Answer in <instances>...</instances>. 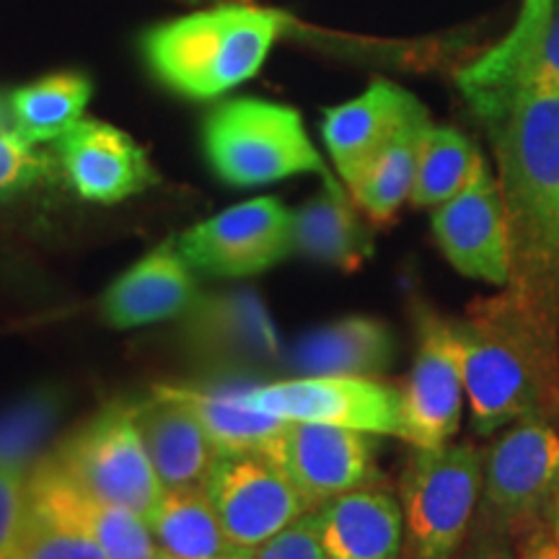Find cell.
<instances>
[{"mask_svg": "<svg viewBox=\"0 0 559 559\" xmlns=\"http://www.w3.org/2000/svg\"><path fill=\"white\" fill-rule=\"evenodd\" d=\"M498 160L510 285L559 324V91L528 83L464 86Z\"/></svg>", "mask_w": 559, "mask_h": 559, "instance_id": "obj_1", "label": "cell"}, {"mask_svg": "<svg viewBox=\"0 0 559 559\" xmlns=\"http://www.w3.org/2000/svg\"><path fill=\"white\" fill-rule=\"evenodd\" d=\"M451 326L477 436L559 419V324L502 288L466 306Z\"/></svg>", "mask_w": 559, "mask_h": 559, "instance_id": "obj_2", "label": "cell"}, {"mask_svg": "<svg viewBox=\"0 0 559 559\" xmlns=\"http://www.w3.org/2000/svg\"><path fill=\"white\" fill-rule=\"evenodd\" d=\"M283 21L251 5H218L156 26L145 37V58L166 86L213 99L249 81L267 60Z\"/></svg>", "mask_w": 559, "mask_h": 559, "instance_id": "obj_3", "label": "cell"}, {"mask_svg": "<svg viewBox=\"0 0 559 559\" xmlns=\"http://www.w3.org/2000/svg\"><path fill=\"white\" fill-rule=\"evenodd\" d=\"M202 140L213 171L234 187H262L296 174H319L324 185L337 181L313 148L298 111L283 104H221L210 111Z\"/></svg>", "mask_w": 559, "mask_h": 559, "instance_id": "obj_4", "label": "cell"}, {"mask_svg": "<svg viewBox=\"0 0 559 559\" xmlns=\"http://www.w3.org/2000/svg\"><path fill=\"white\" fill-rule=\"evenodd\" d=\"M481 464L474 443L412 453L400 485L407 559H453L479 508Z\"/></svg>", "mask_w": 559, "mask_h": 559, "instance_id": "obj_5", "label": "cell"}, {"mask_svg": "<svg viewBox=\"0 0 559 559\" xmlns=\"http://www.w3.org/2000/svg\"><path fill=\"white\" fill-rule=\"evenodd\" d=\"M559 495V430L549 419H523L495 438L481 464L479 519L495 536L539 528Z\"/></svg>", "mask_w": 559, "mask_h": 559, "instance_id": "obj_6", "label": "cell"}, {"mask_svg": "<svg viewBox=\"0 0 559 559\" xmlns=\"http://www.w3.org/2000/svg\"><path fill=\"white\" fill-rule=\"evenodd\" d=\"M73 481L109 506L128 508L140 519L156 508L164 485L156 477L130 404H109L50 449Z\"/></svg>", "mask_w": 559, "mask_h": 559, "instance_id": "obj_7", "label": "cell"}, {"mask_svg": "<svg viewBox=\"0 0 559 559\" xmlns=\"http://www.w3.org/2000/svg\"><path fill=\"white\" fill-rule=\"evenodd\" d=\"M251 409L288 423H321L404 440L402 391L362 376H300V379L251 383Z\"/></svg>", "mask_w": 559, "mask_h": 559, "instance_id": "obj_8", "label": "cell"}, {"mask_svg": "<svg viewBox=\"0 0 559 559\" xmlns=\"http://www.w3.org/2000/svg\"><path fill=\"white\" fill-rule=\"evenodd\" d=\"M205 489L234 549L257 551L300 515L311 513L288 472L267 453H221Z\"/></svg>", "mask_w": 559, "mask_h": 559, "instance_id": "obj_9", "label": "cell"}, {"mask_svg": "<svg viewBox=\"0 0 559 559\" xmlns=\"http://www.w3.org/2000/svg\"><path fill=\"white\" fill-rule=\"evenodd\" d=\"M192 270L213 277H249L293 254V213L277 198L223 210L177 239Z\"/></svg>", "mask_w": 559, "mask_h": 559, "instance_id": "obj_10", "label": "cell"}, {"mask_svg": "<svg viewBox=\"0 0 559 559\" xmlns=\"http://www.w3.org/2000/svg\"><path fill=\"white\" fill-rule=\"evenodd\" d=\"M464 373L451 319L417 311V349L407 386L402 391L404 440L415 449L451 443L464 412Z\"/></svg>", "mask_w": 559, "mask_h": 559, "instance_id": "obj_11", "label": "cell"}, {"mask_svg": "<svg viewBox=\"0 0 559 559\" xmlns=\"http://www.w3.org/2000/svg\"><path fill=\"white\" fill-rule=\"evenodd\" d=\"M432 236L459 275L495 285L500 290L508 288V218L498 177H492L487 160L456 198L436 207Z\"/></svg>", "mask_w": 559, "mask_h": 559, "instance_id": "obj_12", "label": "cell"}, {"mask_svg": "<svg viewBox=\"0 0 559 559\" xmlns=\"http://www.w3.org/2000/svg\"><path fill=\"white\" fill-rule=\"evenodd\" d=\"M179 337L200 360L234 373L264 370L283 360L270 311L251 290L200 296L181 317Z\"/></svg>", "mask_w": 559, "mask_h": 559, "instance_id": "obj_13", "label": "cell"}, {"mask_svg": "<svg viewBox=\"0 0 559 559\" xmlns=\"http://www.w3.org/2000/svg\"><path fill=\"white\" fill-rule=\"evenodd\" d=\"M272 461H277L311 510L379 479L376 443L368 432L321 423H288Z\"/></svg>", "mask_w": 559, "mask_h": 559, "instance_id": "obj_14", "label": "cell"}, {"mask_svg": "<svg viewBox=\"0 0 559 559\" xmlns=\"http://www.w3.org/2000/svg\"><path fill=\"white\" fill-rule=\"evenodd\" d=\"M26 506L94 539L107 559H160L145 519L94 498L68 477L50 451L26 477Z\"/></svg>", "mask_w": 559, "mask_h": 559, "instance_id": "obj_15", "label": "cell"}, {"mask_svg": "<svg viewBox=\"0 0 559 559\" xmlns=\"http://www.w3.org/2000/svg\"><path fill=\"white\" fill-rule=\"evenodd\" d=\"M58 164L83 200L104 205L145 192L158 181L135 140L99 120H81L58 140Z\"/></svg>", "mask_w": 559, "mask_h": 559, "instance_id": "obj_16", "label": "cell"}, {"mask_svg": "<svg viewBox=\"0 0 559 559\" xmlns=\"http://www.w3.org/2000/svg\"><path fill=\"white\" fill-rule=\"evenodd\" d=\"M419 109L423 102L407 88L391 81H376L355 99L324 111L321 132L347 190Z\"/></svg>", "mask_w": 559, "mask_h": 559, "instance_id": "obj_17", "label": "cell"}, {"mask_svg": "<svg viewBox=\"0 0 559 559\" xmlns=\"http://www.w3.org/2000/svg\"><path fill=\"white\" fill-rule=\"evenodd\" d=\"M198 300L200 288L192 267L181 257L177 241H166L104 290L99 311L115 330H135L156 321L181 319Z\"/></svg>", "mask_w": 559, "mask_h": 559, "instance_id": "obj_18", "label": "cell"}, {"mask_svg": "<svg viewBox=\"0 0 559 559\" xmlns=\"http://www.w3.org/2000/svg\"><path fill=\"white\" fill-rule=\"evenodd\" d=\"M130 415L164 489L207 485L221 453L185 402L156 386L151 396L130 404Z\"/></svg>", "mask_w": 559, "mask_h": 559, "instance_id": "obj_19", "label": "cell"}, {"mask_svg": "<svg viewBox=\"0 0 559 559\" xmlns=\"http://www.w3.org/2000/svg\"><path fill=\"white\" fill-rule=\"evenodd\" d=\"M495 83L559 91V0H523L508 37L459 73V88Z\"/></svg>", "mask_w": 559, "mask_h": 559, "instance_id": "obj_20", "label": "cell"}, {"mask_svg": "<svg viewBox=\"0 0 559 559\" xmlns=\"http://www.w3.org/2000/svg\"><path fill=\"white\" fill-rule=\"evenodd\" d=\"M321 547L332 559H400L402 502L381 487H360L311 510Z\"/></svg>", "mask_w": 559, "mask_h": 559, "instance_id": "obj_21", "label": "cell"}, {"mask_svg": "<svg viewBox=\"0 0 559 559\" xmlns=\"http://www.w3.org/2000/svg\"><path fill=\"white\" fill-rule=\"evenodd\" d=\"M396 358V337L373 317H347L298 340L290 366L300 376H362L373 379Z\"/></svg>", "mask_w": 559, "mask_h": 559, "instance_id": "obj_22", "label": "cell"}, {"mask_svg": "<svg viewBox=\"0 0 559 559\" xmlns=\"http://www.w3.org/2000/svg\"><path fill=\"white\" fill-rule=\"evenodd\" d=\"M251 381L213 383V386H158L160 391L185 402L213 438L218 453H267L272 459L288 419L272 417L267 412L251 409L247 391Z\"/></svg>", "mask_w": 559, "mask_h": 559, "instance_id": "obj_23", "label": "cell"}, {"mask_svg": "<svg viewBox=\"0 0 559 559\" xmlns=\"http://www.w3.org/2000/svg\"><path fill=\"white\" fill-rule=\"evenodd\" d=\"M353 194L337 181L293 213V251L355 272L373 254V236L362 223Z\"/></svg>", "mask_w": 559, "mask_h": 559, "instance_id": "obj_24", "label": "cell"}, {"mask_svg": "<svg viewBox=\"0 0 559 559\" xmlns=\"http://www.w3.org/2000/svg\"><path fill=\"white\" fill-rule=\"evenodd\" d=\"M430 124L428 109L423 107L391 138V143L373 158L366 174L347 190L368 221L386 226L412 198L419 151H423V140L428 135Z\"/></svg>", "mask_w": 559, "mask_h": 559, "instance_id": "obj_25", "label": "cell"}, {"mask_svg": "<svg viewBox=\"0 0 559 559\" xmlns=\"http://www.w3.org/2000/svg\"><path fill=\"white\" fill-rule=\"evenodd\" d=\"M145 523L160 557L213 559L234 551L205 487L164 489Z\"/></svg>", "mask_w": 559, "mask_h": 559, "instance_id": "obj_26", "label": "cell"}, {"mask_svg": "<svg viewBox=\"0 0 559 559\" xmlns=\"http://www.w3.org/2000/svg\"><path fill=\"white\" fill-rule=\"evenodd\" d=\"M91 91V81L81 73L47 75L13 91L9 102L11 120L29 143H52L81 122Z\"/></svg>", "mask_w": 559, "mask_h": 559, "instance_id": "obj_27", "label": "cell"}, {"mask_svg": "<svg viewBox=\"0 0 559 559\" xmlns=\"http://www.w3.org/2000/svg\"><path fill=\"white\" fill-rule=\"evenodd\" d=\"M485 164L477 145L464 132L445 124H430L419 151L417 179L409 202L415 207H438L464 190Z\"/></svg>", "mask_w": 559, "mask_h": 559, "instance_id": "obj_28", "label": "cell"}, {"mask_svg": "<svg viewBox=\"0 0 559 559\" xmlns=\"http://www.w3.org/2000/svg\"><path fill=\"white\" fill-rule=\"evenodd\" d=\"M66 400L58 389H34L0 409V466L24 474L47 453L58 430Z\"/></svg>", "mask_w": 559, "mask_h": 559, "instance_id": "obj_29", "label": "cell"}, {"mask_svg": "<svg viewBox=\"0 0 559 559\" xmlns=\"http://www.w3.org/2000/svg\"><path fill=\"white\" fill-rule=\"evenodd\" d=\"M11 559H107V555L94 539L26 506Z\"/></svg>", "mask_w": 559, "mask_h": 559, "instance_id": "obj_30", "label": "cell"}, {"mask_svg": "<svg viewBox=\"0 0 559 559\" xmlns=\"http://www.w3.org/2000/svg\"><path fill=\"white\" fill-rule=\"evenodd\" d=\"M0 104V200L32 190L52 177V158L16 130Z\"/></svg>", "mask_w": 559, "mask_h": 559, "instance_id": "obj_31", "label": "cell"}, {"mask_svg": "<svg viewBox=\"0 0 559 559\" xmlns=\"http://www.w3.org/2000/svg\"><path fill=\"white\" fill-rule=\"evenodd\" d=\"M26 477L29 474L0 466V559H11L26 519Z\"/></svg>", "mask_w": 559, "mask_h": 559, "instance_id": "obj_32", "label": "cell"}, {"mask_svg": "<svg viewBox=\"0 0 559 559\" xmlns=\"http://www.w3.org/2000/svg\"><path fill=\"white\" fill-rule=\"evenodd\" d=\"M254 559H332L321 547L313 515L306 513L254 551Z\"/></svg>", "mask_w": 559, "mask_h": 559, "instance_id": "obj_33", "label": "cell"}, {"mask_svg": "<svg viewBox=\"0 0 559 559\" xmlns=\"http://www.w3.org/2000/svg\"><path fill=\"white\" fill-rule=\"evenodd\" d=\"M521 559H559V544L549 528H534L521 549Z\"/></svg>", "mask_w": 559, "mask_h": 559, "instance_id": "obj_34", "label": "cell"}, {"mask_svg": "<svg viewBox=\"0 0 559 559\" xmlns=\"http://www.w3.org/2000/svg\"><path fill=\"white\" fill-rule=\"evenodd\" d=\"M466 559H521V557L513 555V549L502 542V536H495L492 542L479 544V547L474 549Z\"/></svg>", "mask_w": 559, "mask_h": 559, "instance_id": "obj_35", "label": "cell"}, {"mask_svg": "<svg viewBox=\"0 0 559 559\" xmlns=\"http://www.w3.org/2000/svg\"><path fill=\"white\" fill-rule=\"evenodd\" d=\"M547 523H549L551 536H555V542L559 544V495L555 498V502H551V508L547 513Z\"/></svg>", "mask_w": 559, "mask_h": 559, "instance_id": "obj_36", "label": "cell"}, {"mask_svg": "<svg viewBox=\"0 0 559 559\" xmlns=\"http://www.w3.org/2000/svg\"><path fill=\"white\" fill-rule=\"evenodd\" d=\"M160 559H169V557H160ZM213 559H254V551L234 549V551H228V555H221V557H213Z\"/></svg>", "mask_w": 559, "mask_h": 559, "instance_id": "obj_37", "label": "cell"}]
</instances>
